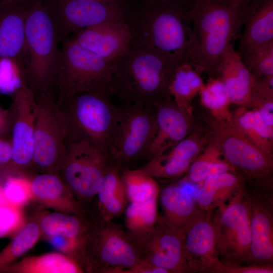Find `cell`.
I'll list each match as a JSON object with an SVG mask.
<instances>
[{"mask_svg": "<svg viewBox=\"0 0 273 273\" xmlns=\"http://www.w3.org/2000/svg\"><path fill=\"white\" fill-rule=\"evenodd\" d=\"M191 5L131 0L126 23L132 33L131 46L163 58L175 68L186 62L193 38Z\"/></svg>", "mask_w": 273, "mask_h": 273, "instance_id": "1", "label": "cell"}, {"mask_svg": "<svg viewBox=\"0 0 273 273\" xmlns=\"http://www.w3.org/2000/svg\"><path fill=\"white\" fill-rule=\"evenodd\" d=\"M240 4L237 0H196L191 4L193 38L186 62L201 73L217 76L225 52L240 33Z\"/></svg>", "mask_w": 273, "mask_h": 273, "instance_id": "2", "label": "cell"}, {"mask_svg": "<svg viewBox=\"0 0 273 273\" xmlns=\"http://www.w3.org/2000/svg\"><path fill=\"white\" fill-rule=\"evenodd\" d=\"M58 42L46 1L30 0L26 19L25 46L18 63L36 100L46 95L55 97L60 58Z\"/></svg>", "mask_w": 273, "mask_h": 273, "instance_id": "3", "label": "cell"}, {"mask_svg": "<svg viewBox=\"0 0 273 273\" xmlns=\"http://www.w3.org/2000/svg\"><path fill=\"white\" fill-rule=\"evenodd\" d=\"M175 67L163 58L131 46L113 63L110 96L122 104L152 106L169 94Z\"/></svg>", "mask_w": 273, "mask_h": 273, "instance_id": "4", "label": "cell"}, {"mask_svg": "<svg viewBox=\"0 0 273 273\" xmlns=\"http://www.w3.org/2000/svg\"><path fill=\"white\" fill-rule=\"evenodd\" d=\"M64 123L66 143L85 142L109 153L122 115L110 97L81 93L57 101Z\"/></svg>", "mask_w": 273, "mask_h": 273, "instance_id": "5", "label": "cell"}, {"mask_svg": "<svg viewBox=\"0 0 273 273\" xmlns=\"http://www.w3.org/2000/svg\"><path fill=\"white\" fill-rule=\"evenodd\" d=\"M62 43L56 80V101L81 93L103 94L111 97L113 63L71 38Z\"/></svg>", "mask_w": 273, "mask_h": 273, "instance_id": "6", "label": "cell"}, {"mask_svg": "<svg viewBox=\"0 0 273 273\" xmlns=\"http://www.w3.org/2000/svg\"><path fill=\"white\" fill-rule=\"evenodd\" d=\"M141 259L136 243L119 224L99 218L91 224L84 246V270L122 273Z\"/></svg>", "mask_w": 273, "mask_h": 273, "instance_id": "7", "label": "cell"}, {"mask_svg": "<svg viewBox=\"0 0 273 273\" xmlns=\"http://www.w3.org/2000/svg\"><path fill=\"white\" fill-rule=\"evenodd\" d=\"M112 164L108 152L85 142L68 143L57 174L83 206L97 195Z\"/></svg>", "mask_w": 273, "mask_h": 273, "instance_id": "8", "label": "cell"}, {"mask_svg": "<svg viewBox=\"0 0 273 273\" xmlns=\"http://www.w3.org/2000/svg\"><path fill=\"white\" fill-rule=\"evenodd\" d=\"M59 42L101 23L126 21L130 0H46Z\"/></svg>", "mask_w": 273, "mask_h": 273, "instance_id": "9", "label": "cell"}, {"mask_svg": "<svg viewBox=\"0 0 273 273\" xmlns=\"http://www.w3.org/2000/svg\"><path fill=\"white\" fill-rule=\"evenodd\" d=\"M213 141L234 172L253 186H269L273 169L272 155L260 149L239 132L233 122L216 120Z\"/></svg>", "mask_w": 273, "mask_h": 273, "instance_id": "10", "label": "cell"}, {"mask_svg": "<svg viewBox=\"0 0 273 273\" xmlns=\"http://www.w3.org/2000/svg\"><path fill=\"white\" fill-rule=\"evenodd\" d=\"M120 107L121 117L109 151L112 163L120 171L145 157L156 130L153 106Z\"/></svg>", "mask_w": 273, "mask_h": 273, "instance_id": "11", "label": "cell"}, {"mask_svg": "<svg viewBox=\"0 0 273 273\" xmlns=\"http://www.w3.org/2000/svg\"><path fill=\"white\" fill-rule=\"evenodd\" d=\"M217 249L223 264H242L251 244L248 204L244 190L213 211Z\"/></svg>", "mask_w": 273, "mask_h": 273, "instance_id": "12", "label": "cell"}, {"mask_svg": "<svg viewBox=\"0 0 273 273\" xmlns=\"http://www.w3.org/2000/svg\"><path fill=\"white\" fill-rule=\"evenodd\" d=\"M36 101L33 167L57 174L66 148L64 123L55 96L46 95Z\"/></svg>", "mask_w": 273, "mask_h": 273, "instance_id": "13", "label": "cell"}, {"mask_svg": "<svg viewBox=\"0 0 273 273\" xmlns=\"http://www.w3.org/2000/svg\"><path fill=\"white\" fill-rule=\"evenodd\" d=\"M37 101L24 76L20 87L15 92L8 112L12 124V156L3 173L15 175L33 167L34 133Z\"/></svg>", "mask_w": 273, "mask_h": 273, "instance_id": "14", "label": "cell"}, {"mask_svg": "<svg viewBox=\"0 0 273 273\" xmlns=\"http://www.w3.org/2000/svg\"><path fill=\"white\" fill-rule=\"evenodd\" d=\"M131 236L142 259L168 273L190 272L184 252V234L168 224L162 216L158 217L147 232Z\"/></svg>", "mask_w": 273, "mask_h": 273, "instance_id": "15", "label": "cell"}, {"mask_svg": "<svg viewBox=\"0 0 273 273\" xmlns=\"http://www.w3.org/2000/svg\"><path fill=\"white\" fill-rule=\"evenodd\" d=\"M251 230L248 264L273 265V195L272 186L245 187Z\"/></svg>", "mask_w": 273, "mask_h": 273, "instance_id": "16", "label": "cell"}, {"mask_svg": "<svg viewBox=\"0 0 273 273\" xmlns=\"http://www.w3.org/2000/svg\"><path fill=\"white\" fill-rule=\"evenodd\" d=\"M213 211L206 212L184 233V252L190 272L217 273L222 264L217 249Z\"/></svg>", "mask_w": 273, "mask_h": 273, "instance_id": "17", "label": "cell"}, {"mask_svg": "<svg viewBox=\"0 0 273 273\" xmlns=\"http://www.w3.org/2000/svg\"><path fill=\"white\" fill-rule=\"evenodd\" d=\"M132 33L125 20L108 22L73 34L72 40L114 63L131 47Z\"/></svg>", "mask_w": 273, "mask_h": 273, "instance_id": "18", "label": "cell"}, {"mask_svg": "<svg viewBox=\"0 0 273 273\" xmlns=\"http://www.w3.org/2000/svg\"><path fill=\"white\" fill-rule=\"evenodd\" d=\"M156 130L145 158L149 160L186 138L190 129L189 116L184 113L168 94L155 102Z\"/></svg>", "mask_w": 273, "mask_h": 273, "instance_id": "19", "label": "cell"}, {"mask_svg": "<svg viewBox=\"0 0 273 273\" xmlns=\"http://www.w3.org/2000/svg\"><path fill=\"white\" fill-rule=\"evenodd\" d=\"M239 53L273 42V0H247L240 4ZM241 30V29H240Z\"/></svg>", "mask_w": 273, "mask_h": 273, "instance_id": "20", "label": "cell"}, {"mask_svg": "<svg viewBox=\"0 0 273 273\" xmlns=\"http://www.w3.org/2000/svg\"><path fill=\"white\" fill-rule=\"evenodd\" d=\"M196 137H186L162 153L148 160L137 169L155 178H173L187 172L191 163L200 153L202 143Z\"/></svg>", "mask_w": 273, "mask_h": 273, "instance_id": "21", "label": "cell"}, {"mask_svg": "<svg viewBox=\"0 0 273 273\" xmlns=\"http://www.w3.org/2000/svg\"><path fill=\"white\" fill-rule=\"evenodd\" d=\"M0 1V59L20 61L25 41L28 3Z\"/></svg>", "mask_w": 273, "mask_h": 273, "instance_id": "22", "label": "cell"}, {"mask_svg": "<svg viewBox=\"0 0 273 273\" xmlns=\"http://www.w3.org/2000/svg\"><path fill=\"white\" fill-rule=\"evenodd\" d=\"M164 220L184 234L206 211L181 185L172 184L163 188L159 196Z\"/></svg>", "mask_w": 273, "mask_h": 273, "instance_id": "23", "label": "cell"}, {"mask_svg": "<svg viewBox=\"0 0 273 273\" xmlns=\"http://www.w3.org/2000/svg\"><path fill=\"white\" fill-rule=\"evenodd\" d=\"M217 76L225 86L231 104L249 106L255 78L235 50L234 44L225 52Z\"/></svg>", "mask_w": 273, "mask_h": 273, "instance_id": "24", "label": "cell"}, {"mask_svg": "<svg viewBox=\"0 0 273 273\" xmlns=\"http://www.w3.org/2000/svg\"><path fill=\"white\" fill-rule=\"evenodd\" d=\"M30 181L32 198L62 212L83 213V206L57 174L41 173Z\"/></svg>", "mask_w": 273, "mask_h": 273, "instance_id": "25", "label": "cell"}, {"mask_svg": "<svg viewBox=\"0 0 273 273\" xmlns=\"http://www.w3.org/2000/svg\"><path fill=\"white\" fill-rule=\"evenodd\" d=\"M245 186L243 177L234 172L213 175L202 182L197 192L196 200L202 210L213 211L242 192Z\"/></svg>", "mask_w": 273, "mask_h": 273, "instance_id": "26", "label": "cell"}, {"mask_svg": "<svg viewBox=\"0 0 273 273\" xmlns=\"http://www.w3.org/2000/svg\"><path fill=\"white\" fill-rule=\"evenodd\" d=\"M201 73L185 62L174 70L168 86L173 101L184 113L192 114V102L204 85Z\"/></svg>", "mask_w": 273, "mask_h": 273, "instance_id": "27", "label": "cell"}, {"mask_svg": "<svg viewBox=\"0 0 273 273\" xmlns=\"http://www.w3.org/2000/svg\"><path fill=\"white\" fill-rule=\"evenodd\" d=\"M232 122L247 139L272 155L273 129L264 123L256 108L251 110L247 106H240L232 115Z\"/></svg>", "mask_w": 273, "mask_h": 273, "instance_id": "28", "label": "cell"}, {"mask_svg": "<svg viewBox=\"0 0 273 273\" xmlns=\"http://www.w3.org/2000/svg\"><path fill=\"white\" fill-rule=\"evenodd\" d=\"M38 223L41 234L47 239L54 236L82 238L87 235L92 224L83 213L72 214L62 212L47 214Z\"/></svg>", "mask_w": 273, "mask_h": 273, "instance_id": "29", "label": "cell"}, {"mask_svg": "<svg viewBox=\"0 0 273 273\" xmlns=\"http://www.w3.org/2000/svg\"><path fill=\"white\" fill-rule=\"evenodd\" d=\"M82 269L72 259L60 253H50L26 258L11 264L3 272L75 273Z\"/></svg>", "mask_w": 273, "mask_h": 273, "instance_id": "30", "label": "cell"}, {"mask_svg": "<svg viewBox=\"0 0 273 273\" xmlns=\"http://www.w3.org/2000/svg\"><path fill=\"white\" fill-rule=\"evenodd\" d=\"M227 172H234L213 141L191 163L187 172V176L183 181L192 184L202 183L210 176Z\"/></svg>", "mask_w": 273, "mask_h": 273, "instance_id": "31", "label": "cell"}, {"mask_svg": "<svg viewBox=\"0 0 273 273\" xmlns=\"http://www.w3.org/2000/svg\"><path fill=\"white\" fill-rule=\"evenodd\" d=\"M199 94L201 103L210 111L216 120L232 122L233 115L229 110L231 103L219 76L209 77Z\"/></svg>", "mask_w": 273, "mask_h": 273, "instance_id": "32", "label": "cell"}, {"mask_svg": "<svg viewBox=\"0 0 273 273\" xmlns=\"http://www.w3.org/2000/svg\"><path fill=\"white\" fill-rule=\"evenodd\" d=\"M39 223L31 221L22 226L11 242L0 252V272L32 248L40 235Z\"/></svg>", "mask_w": 273, "mask_h": 273, "instance_id": "33", "label": "cell"}, {"mask_svg": "<svg viewBox=\"0 0 273 273\" xmlns=\"http://www.w3.org/2000/svg\"><path fill=\"white\" fill-rule=\"evenodd\" d=\"M122 171L121 176L128 203H141L158 199L160 190L154 178L137 169Z\"/></svg>", "mask_w": 273, "mask_h": 273, "instance_id": "34", "label": "cell"}, {"mask_svg": "<svg viewBox=\"0 0 273 273\" xmlns=\"http://www.w3.org/2000/svg\"><path fill=\"white\" fill-rule=\"evenodd\" d=\"M124 212L127 231L133 236L142 234L152 228L157 220V199L129 203Z\"/></svg>", "mask_w": 273, "mask_h": 273, "instance_id": "35", "label": "cell"}, {"mask_svg": "<svg viewBox=\"0 0 273 273\" xmlns=\"http://www.w3.org/2000/svg\"><path fill=\"white\" fill-rule=\"evenodd\" d=\"M239 54L255 78L273 76V42Z\"/></svg>", "mask_w": 273, "mask_h": 273, "instance_id": "36", "label": "cell"}, {"mask_svg": "<svg viewBox=\"0 0 273 273\" xmlns=\"http://www.w3.org/2000/svg\"><path fill=\"white\" fill-rule=\"evenodd\" d=\"M6 177L4 185L1 186L5 201L20 208L32 198L30 181L16 175Z\"/></svg>", "mask_w": 273, "mask_h": 273, "instance_id": "37", "label": "cell"}, {"mask_svg": "<svg viewBox=\"0 0 273 273\" xmlns=\"http://www.w3.org/2000/svg\"><path fill=\"white\" fill-rule=\"evenodd\" d=\"M125 192L120 171L112 164L104 175L97 193L98 207L102 205L115 195Z\"/></svg>", "mask_w": 273, "mask_h": 273, "instance_id": "38", "label": "cell"}, {"mask_svg": "<svg viewBox=\"0 0 273 273\" xmlns=\"http://www.w3.org/2000/svg\"><path fill=\"white\" fill-rule=\"evenodd\" d=\"M23 217L19 207L8 203L0 206V239L9 236L23 226Z\"/></svg>", "mask_w": 273, "mask_h": 273, "instance_id": "39", "label": "cell"}, {"mask_svg": "<svg viewBox=\"0 0 273 273\" xmlns=\"http://www.w3.org/2000/svg\"><path fill=\"white\" fill-rule=\"evenodd\" d=\"M128 203L126 192L115 195L111 199L98 207V218L105 220H112L122 214Z\"/></svg>", "mask_w": 273, "mask_h": 273, "instance_id": "40", "label": "cell"}, {"mask_svg": "<svg viewBox=\"0 0 273 273\" xmlns=\"http://www.w3.org/2000/svg\"><path fill=\"white\" fill-rule=\"evenodd\" d=\"M273 265L241 264H225L222 263L217 273H272Z\"/></svg>", "mask_w": 273, "mask_h": 273, "instance_id": "41", "label": "cell"}, {"mask_svg": "<svg viewBox=\"0 0 273 273\" xmlns=\"http://www.w3.org/2000/svg\"><path fill=\"white\" fill-rule=\"evenodd\" d=\"M122 273H168V272L142 258L137 264L132 268L124 270Z\"/></svg>", "mask_w": 273, "mask_h": 273, "instance_id": "42", "label": "cell"}, {"mask_svg": "<svg viewBox=\"0 0 273 273\" xmlns=\"http://www.w3.org/2000/svg\"><path fill=\"white\" fill-rule=\"evenodd\" d=\"M12 146L10 141L0 139V173H4L11 160Z\"/></svg>", "mask_w": 273, "mask_h": 273, "instance_id": "43", "label": "cell"}, {"mask_svg": "<svg viewBox=\"0 0 273 273\" xmlns=\"http://www.w3.org/2000/svg\"><path fill=\"white\" fill-rule=\"evenodd\" d=\"M140 1L143 2H155V1H159V2H182L184 3H186L188 4H192L193 3H194L196 0H138Z\"/></svg>", "mask_w": 273, "mask_h": 273, "instance_id": "44", "label": "cell"}, {"mask_svg": "<svg viewBox=\"0 0 273 273\" xmlns=\"http://www.w3.org/2000/svg\"><path fill=\"white\" fill-rule=\"evenodd\" d=\"M4 201H5V200L3 194L2 187L0 185V206L5 204Z\"/></svg>", "mask_w": 273, "mask_h": 273, "instance_id": "45", "label": "cell"}, {"mask_svg": "<svg viewBox=\"0 0 273 273\" xmlns=\"http://www.w3.org/2000/svg\"><path fill=\"white\" fill-rule=\"evenodd\" d=\"M2 1H6V2H25L27 1L28 0H0Z\"/></svg>", "mask_w": 273, "mask_h": 273, "instance_id": "46", "label": "cell"}, {"mask_svg": "<svg viewBox=\"0 0 273 273\" xmlns=\"http://www.w3.org/2000/svg\"><path fill=\"white\" fill-rule=\"evenodd\" d=\"M238 1V2H239L240 3H241V2H243L244 1H247V0H237Z\"/></svg>", "mask_w": 273, "mask_h": 273, "instance_id": "47", "label": "cell"}, {"mask_svg": "<svg viewBox=\"0 0 273 273\" xmlns=\"http://www.w3.org/2000/svg\"><path fill=\"white\" fill-rule=\"evenodd\" d=\"M97 1H108V0H97Z\"/></svg>", "mask_w": 273, "mask_h": 273, "instance_id": "48", "label": "cell"}]
</instances>
